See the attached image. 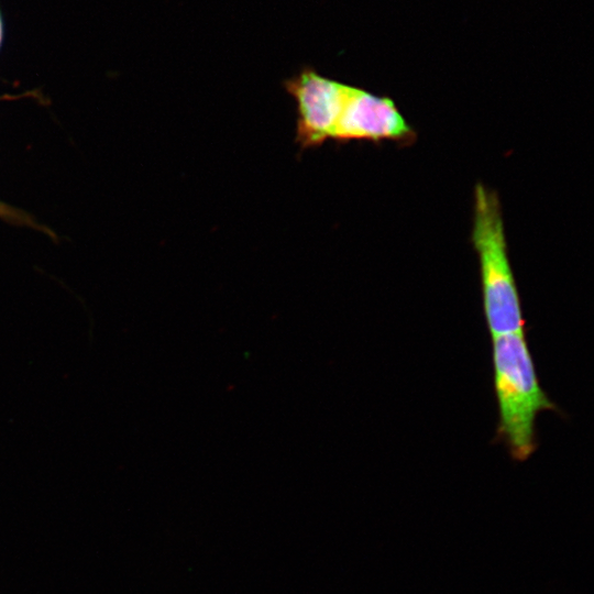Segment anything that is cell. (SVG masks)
Returning a JSON list of instances; mask_svg holds the SVG:
<instances>
[{"label":"cell","mask_w":594,"mask_h":594,"mask_svg":"<svg viewBox=\"0 0 594 594\" xmlns=\"http://www.w3.org/2000/svg\"><path fill=\"white\" fill-rule=\"evenodd\" d=\"M415 135L392 99L350 86L332 140L409 143Z\"/></svg>","instance_id":"4"},{"label":"cell","mask_w":594,"mask_h":594,"mask_svg":"<svg viewBox=\"0 0 594 594\" xmlns=\"http://www.w3.org/2000/svg\"><path fill=\"white\" fill-rule=\"evenodd\" d=\"M284 87L297 103L296 142L300 148L316 147L332 139L350 86L306 67L287 79Z\"/></svg>","instance_id":"3"},{"label":"cell","mask_w":594,"mask_h":594,"mask_svg":"<svg viewBox=\"0 0 594 594\" xmlns=\"http://www.w3.org/2000/svg\"><path fill=\"white\" fill-rule=\"evenodd\" d=\"M471 239L477 254L483 311L493 337L525 331L521 301L508 257L503 215L496 193L474 188Z\"/></svg>","instance_id":"2"},{"label":"cell","mask_w":594,"mask_h":594,"mask_svg":"<svg viewBox=\"0 0 594 594\" xmlns=\"http://www.w3.org/2000/svg\"><path fill=\"white\" fill-rule=\"evenodd\" d=\"M0 215H2V216H12L13 210H11L10 208H8L4 205L0 204Z\"/></svg>","instance_id":"5"},{"label":"cell","mask_w":594,"mask_h":594,"mask_svg":"<svg viewBox=\"0 0 594 594\" xmlns=\"http://www.w3.org/2000/svg\"><path fill=\"white\" fill-rule=\"evenodd\" d=\"M1 40H2V23H1V18H0V43H1Z\"/></svg>","instance_id":"6"},{"label":"cell","mask_w":594,"mask_h":594,"mask_svg":"<svg viewBox=\"0 0 594 594\" xmlns=\"http://www.w3.org/2000/svg\"><path fill=\"white\" fill-rule=\"evenodd\" d=\"M494 391L498 409L496 439L510 457L526 461L537 449L536 420L558 410L541 387L525 331L492 338Z\"/></svg>","instance_id":"1"}]
</instances>
